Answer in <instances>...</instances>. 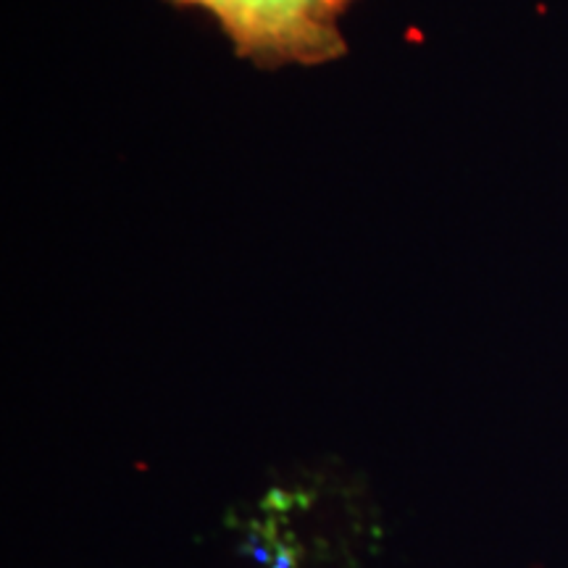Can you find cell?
Wrapping results in <instances>:
<instances>
[{
	"label": "cell",
	"mask_w": 568,
	"mask_h": 568,
	"mask_svg": "<svg viewBox=\"0 0 568 568\" xmlns=\"http://www.w3.org/2000/svg\"><path fill=\"white\" fill-rule=\"evenodd\" d=\"M351 0H216V13L240 51L261 59H324L337 45L335 19Z\"/></svg>",
	"instance_id": "cell-1"
},
{
	"label": "cell",
	"mask_w": 568,
	"mask_h": 568,
	"mask_svg": "<svg viewBox=\"0 0 568 568\" xmlns=\"http://www.w3.org/2000/svg\"><path fill=\"white\" fill-rule=\"evenodd\" d=\"M184 3H193V6H203V9L211 11V6L216 3V0H184Z\"/></svg>",
	"instance_id": "cell-2"
}]
</instances>
